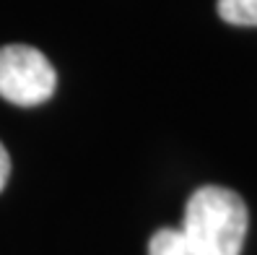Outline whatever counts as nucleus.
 Wrapping results in <instances>:
<instances>
[{"mask_svg": "<svg viewBox=\"0 0 257 255\" xmlns=\"http://www.w3.org/2000/svg\"><path fill=\"white\" fill-rule=\"evenodd\" d=\"M247 227L249 214L239 193L205 185L190 196L182 229H159L148 255H241Z\"/></svg>", "mask_w": 257, "mask_h": 255, "instance_id": "1", "label": "nucleus"}, {"mask_svg": "<svg viewBox=\"0 0 257 255\" xmlns=\"http://www.w3.org/2000/svg\"><path fill=\"white\" fill-rule=\"evenodd\" d=\"M57 73L39 50L29 44L0 47V97L19 107H37L55 94Z\"/></svg>", "mask_w": 257, "mask_h": 255, "instance_id": "2", "label": "nucleus"}, {"mask_svg": "<svg viewBox=\"0 0 257 255\" xmlns=\"http://www.w3.org/2000/svg\"><path fill=\"white\" fill-rule=\"evenodd\" d=\"M216 8L231 26H257V0H218Z\"/></svg>", "mask_w": 257, "mask_h": 255, "instance_id": "3", "label": "nucleus"}, {"mask_svg": "<svg viewBox=\"0 0 257 255\" xmlns=\"http://www.w3.org/2000/svg\"><path fill=\"white\" fill-rule=\"evenodd\" d=\"M8 175H11V159H8L6 146L0 143V190L6 188V183H8Z\"/></svg>", "mask_w": 257, "mask_h": 255, "instance_id": "4", "label": "nucleus"}]
</instances>
